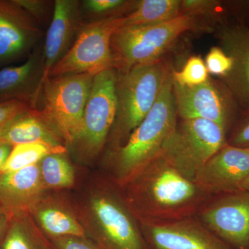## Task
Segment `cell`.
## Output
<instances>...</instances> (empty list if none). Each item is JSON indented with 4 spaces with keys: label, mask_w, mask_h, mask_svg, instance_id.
I'll use <instances>...</instances> for the list:
<instances>
[{
    "label": "cell",
    "mask_w": 249,
    "mask_h": 249,
    "mask_svg": "<svg viewBox=\"0 0 249 249\" xmlns=\"http://www.w3.org/2000/svg\"><path fill=\"white\" fill-rule=\"evenodd\" d=\"M139 222L152 249H232L196 216L168 222Z\"/></svg>",
    "instance_id": "12"
},
{
    "label": "cell",
    "mask_w": 249,
    "mask_h": 249,
    "mask_svg": "<svg viewBox=\"0 0 249 249\" xmlns=\"http://www.w3.org/2000/svg\"><path fill=\"white\" fill-rule=\"evenodd\" d=\"M93 76L69 73L49 77L37 109L61 137L67 149L79 133Z\"/></svg>",
    "instance_id": "7"
},
{
    "label": "cell",
    "mask_w": 249,
    "mask_h": 249,
    "mask_svg": "<svg viewBox=\"0 0 249 249\" xmlns=\"http://www.w3.org/2000/svg\"><path fill=\"white\" fill-rule=\"evenodd\" d=\"M136 1L125 0H84L81 1L85 19L89 21L124 16L133 9Z\"/></svg>",
    "instance_id": "25"
},
{
    "label": "cell",
    "mask_w": 249,
    "mask_h": 249,
    "mask_svg": "<svg viewBox=\"0 0 249 249\" xmlns=\"http://www.w3.org/2000/svg\"><path fill=\"white\" fill-rule=\"evenodd\" d=\"M181 15L197 16H211L222 19L224 15V4L222 1L214 0H183L181 1Z\"/></svg>",
    "instance_id": "27"
},
{
    "label": "cell",
    "mask_w": 249,
    "mask_h": 249,
    "mask_svg": "<svg viewBox=\"0 0 249 249\" xmlns=\"http://www.w3.org/2000/svg\"><path fill=\"white\" fill-rule=\"evenodd\" d=\"M227 143L232 146L249 149V111L242 114L229 136Z\"/></svg>",
    "instance_id": "29"
},
{
    "label": "cell",
    "mask_w": 249,
    "mask_h": 249,
    "mask_svg": "<svg viewBox=\"0 0 249 249\" xmlns=\"http://www.w3.org/2000/svg\"><path fill=\"white\" fill-rule=\"evenodd\" d=\"M204 62L209 73L220 77L221 79L227 76L232 70V58L219 47H212Z\"/></svg>",
    "instance_id": "28"
},
{
    "label": "cell",
    "mask_w": 249,
    "mask_h": 249,
    "mask_svg": "<svg viewBox=\"0 0 249 249\" xmlns=\"http://www.w3.org/2000/svg\"><path fill=\"white\" fill-rule=\"evenodd\" d=\"M168 72L160 61L117 71L116 117L104 153L125 144L158 99Z\"/></svg>",
    "instance_id": "4"
},
{
    "label": "cell",
    "mask_w": 249,
    "mask_h": 249,
    "mask_svg": "<svg viewBox=\"0 0 249 249\" xmlns=\"http://www.w3.org/2000/svg\"><path fill=\"white\" fill-rule=\"evenodd\" d=\"M172 77L174 83L186 87L203 84L209 79L204 60L196 55L188 58L181 71H174Z\"/></svg>",
    "instance_id": "26"
},
{
    "label": "cell",
    "mask_w": 249,
    "mask_h": 249,
    "mask_svg": "<svg viewBox=\"0 0 249 249\" xmlns=\"http://www.w3.org/2000/svg\"><path fill=\"white\" fill-rule=\"evenodd\" d=\"M69 152L67 147H55L43 143L21 144L13 147L2 173H11L37 164L52 154Z\"/></svg>",
    "instance_id": "24"
},
{
    "label": "cell",
    "mask_w": 249,
    "mask_h": 249,
    "mask_svg": "<svg viewBox=\"0 0 249 249\" xmlns=\"http://www.w3.org/2000/svg\"><path fill=\"white\" fill-rule=\"evenodd\" d=\"M42 34L40 23L14 0H0V64L30 55Z\"/></svg>",
    "instance_id": "15"
},
{
    "label": "cell",
    "mask_w": 249,
    "mask_h": 249,
    "mask_svg": "<svg viewBox=\"0 0 249 249\" xmlns=\"http://www.w3.org/2000/svg\"><path fill=\"white\" fill-rule=\"evenodd\" d=\"M13 147L6 143L0 142V175L2 173L5 163L12 150Z\"/></svg>",
    "instance_id": "35"
},
{
    "label": "cell",
    "mask_w": 249,
    "mask_h": 249,
    "mask_svg": "<svg viewBox=\"0 0 249 249\" xmlns=\"http://www.w3.org/2000/svg\"><path fill=\"white\" fill-rule=\"evenodd\" d=\"M228 133L205 119H181L165 141L162 151L181 175L193 181L197 172L224 145Z\"/></svg>",
    "instance_id": "8"
},
{
    "label": "cell",
    "mask_w": 249,
    "mask_h": 249,
    "mask_svg": "<svg viewBox=\"0 0 249 249\" xmlns=\"http://www.w3.org/2000/svg\"><path fill=\"white\" fill-rule=\"evenodd\" d=\"M76 206L87 236L101 249H152L120 188L107 177Z\"/></svg>",
    "instance_id": "3"
},
{
    "label": "cell",
    "mask_w": 249,
    "mask_h": 249,
    "mask_svg": "<svg viewBox=\"0 0 249 249\" xmlns=\"http://www.w3.org/2000/svg\"><path fill=\"white\" fill-rule=\"evenodd\" d=\"M177 124L178 111L169 71L155 104L124 146L103 154L106 177L118 187L122 186L161 152Z\"/></svg>",
    "instance_id": "2"
},
{
    "label": "cell",
    "mask_w": 249,
    "mask_h": 249,
    "mask_svg": "<svg viewBox=\"0 0 249 249\" xmlns=\"http://www.w3.org/2000/svg\"><path fill=\"white\" fill-rule=\"evenodd\" d=\"M11 216L12 215L0 201V244L2 242L5 234L7 231Z\"/></svg>",
    "instance_id": "34"
},
{
    "label": "cell",
    "mask_w": 249,
    "mask_h": 249,
    "mask_svg": "<svg viewBox=\"0 0 249 249\" xmlns=\"http://www.w3.org/2000/svg\"><path fill=\"white\" fill-rule=\"evenodd\" d=\"M44 83L45 67L39 47L22 65L0 70V103L21 101L37 109Z\"/></svg>",
    "instance_id": "17"
},
{
    "label": "cell",
    "mask_w": 249,
    "mask_h": 249,
    "mask_svg": "<svg viewBox=\"0 0 249 249\" xmlns=\"http://www.w3.org/2000/svg\"><path fill=\"white\" fill-rule=\"evenodd\" d=\"M242 190H245V191H249V176L246 180L245 183H244L243 186H242Z\"/></svg>",
    "instance_id": "36"
},
{
    "label": "cell",
    "mask_w": 249,
    "mask_h": 249,
    "mask_svg": "<svg viewBox=\"0 0 249 249\" xmlns=\"http://www.w3.org/2000/svg\"><path fill=\"white\" fill-rule=\"evenodd\" d=\"M196 217L232 249H249V191L211 196Z\"/></svg>",
    "instance_id": "11"
},
{
    "label": "cell",
    "mask_w": 249,
    "mask_h": 249,
    "mask_svg": "<svg viewBox=\"0 0 249 249\" xmlns=\"http://www.w3.org/2000/svg\"><path fill=\"white\" fill-rule=\"evenodd\" d=\"M223 4L224 15L231 16L233 18L232 22L249 27V0L227 1Z\"/></svg>",
    "instance_id": "32"
},
{
    "label": "cell",
    "mask_w": 249,
    "mask_h": 249,
    "mask_svg": "<svg viewBox=\"0 0 249 249\" xmlns=\"http://www.w3.org/2000/svg\"><path fill=\"white\" fill-rule=\"evenodd\" d=\"M249 176V149L224 145L201 168L193 181L214 196L242 190Z\"/></svg>",
    "instance_id": "13"
},
{
    "label": "cell",
    "mask_w": 249,
    "mask_h": 249,
    "mask_svg": "<svg viewBox=\"0 0 249 249\" xmlns=\"http://www.w3.org/2000/svg\"><path fill=\"white\" fill-rule=\"evenodd\" d=\"M196 19L181 15L168 22L118 29L111 40L114 70L125 71L137 65L160 61L178 36L196 27Z\"/></svg>",
    "instance_id": "5"
},
{
    "label": "cell",
    "mask_w": 249,
    "mask_h": 249,
    "mask_svg": "<svg viewBox=\"0 0 249 249\" xmlns=\"http://www.w3.org/2000/svg\"><path fill=\"white\" fill-rule=\"evenodd\" d=\"M41 181L47 192L70 189L76 183V173L69 152L47 156L37 163Z\"/></svg>",
    "instance_id": "23"
},
{
    "label": "cell",
    "mask_w": 249,
    "mask_h": 249,
    "mask_svg": "<svg viewBox=\"0 0 249 249\" xmlns=\"http://www.w3.org/2000/svg\"><path fill=\"white\" fill-rule=\"evenodd\" d=\"M179 0L136 1L133 9L124 16V27L168 22L181 16Z\"/></svg>",
    "instance_id": "22"
},
{
    "label": "cell",
    "mask_w": 249,
    "mask_h": 249,
    "mask_svg": "<svg viewBox=\"0 0 249 249\" xmlns=\"http://www.w3.org/2000/svg\"><path fill=\"white\" fill-rule=\"evenodd\" d=\"M119 188L137 219L150 222L196 216L212 196L183 177L162 150Z\"/></svg>",
    "instance_id": "1"
},
{
    "label": "cell",
    "mask_w": 249,
    "mask_h": 249,
    "mask_svg": "<svg viewBox=\"0 0 249 249\" xmlns=\"http://www.w3.org/2000/svg\"><path fill=\"white\" fill-rule=\"evenodd\" d=\"M114 69L93 76L79 133L68 148L80 163L91 164L104 153L116 113Z\"/></svg>",
    "instance_id": "6"
},
{
    "label": "cell",
    "mask_w": 249,
    "mask_h": 249,
    "mask_svg": "<svg viewBox=\"0 0 249 249\" xmlns=\"http://www.w3.org/2000/svg\"><path fill=\"white\" fill-rule=\"evenodd\" d=\"M85 23L81 1H54L52 20L42 48L45 81L54 65L62 60L71 48Z\"/></svg>",
    "instance_id": "16"
},
{
    "label": "cell",
    "mask_w": 249,
    "mask_h": 249,
    "mask_svg": "<svg viewBox=\"0 0 249 249\" xmlns=\"http://www.w3.org/2000/svg\"><path fill=\"white\" fill-rule=\"evenodd\" d=\"M219 47L232 60L231 71L222 78L242 114L249 111V27L222 19L217 28Z\"/></svg>",
    "instance_id": "14"
},
{
    "label": "cell",
    "mask_w": 249,
    "mask_h": 249,
    "mask_svg": "<svg viewBox=\"0 0 249 249\" xmlns=\"http://www.w3.org/2000/svg\"><path fill=\"white\" fill-rule=\"evenodd\" d=\"M49 240L55 249H101L88 237L65 236Z\"/></svg>",
    "instance_id": "30"
},
{
    "label": "cell",
    "mask_w": 249,
    "mask_h": 249,
    "mask_svg": "<svg viewBox=\"0 0 249 249\" xmlns=\"http://www.w3.org/2000/svg\"><path fill=\"white\" fill-rule=\"evenodd\" d=\"M29 214L48 238L65 236L88 237L76 204L57 193L47 192Z\"/></svg>",
    "instance_id": "18"
},
{
    "label": "cell",
    "mask_w": 249,
    "mask_h": 249,
    "mask_svg": "<svg viewBox=\"0 0 249 249\" xmlns=\"http://www.w3.org/2000/svg\"><path fill=\"white\" fill-rule=\"evenodd\" d=\"M18 5L23 8L27 13L36 19L39 23L47 20L51 9L52 8V1L47 0H14Z\"/></svg>",
    "instance_id": "31"
},
{
    "label": "cell",
    "mask_w": 249,
    "mask_h": 249,
    "mask_svg": "<svg viewBox=\"0 0 249 249\" xmlns=\"http://www.w3.org/2000/svg\"><path fill=\"white\" fill-rule=\"evenodd\" d=\"M28 107H31L27 103L21 101L0 103V132L16 114Z\"/></svg>",
    "instance_id": "33"
},
{
    "label": "cell",
    "mask_w": 249,
    "mask_h": 249,
    "mask_svg": "<svg viewBox=\"0 0 249 249\" xmlns=\"http://www.w3.org/2000/svg\"><path fill=\"white\" fill-rule=\"evenodd\" d=\"M0 249H55L29 213L11 216Z\"/></svg>",
    "instance_id": "21"
},
{
    "label": "cell",
    "mask_w": 249,
    "mask_h": 249,
    "mask_svg": "<svg viewBox=\"0 0 249 249\" xmlns=\"http://www.w3.org/2000/svg\"><path fill=\"white\" fill-rule=\"evenodd\" d=\"M0 142L12 147L27 143L67 147L41 111L31 107L21 111L6 124L0 132Z\"/></svg>",
    "instance_id": "20"
},
{
    "label": "cell",
    "mask_w": 249,
    "mask_h": 249,
    "mask_svg": "<svg viewBox=\"0 0 249 249\" xmlns=\"http://www.w3.org/2000/svg\"><path fill=\"white\" fill-rule=\"evenodd\" d=\"M124 24V16L85 23L71 48L54 65L48 78L69 73L95 76L114 69L111 37Z\"/></svg>",
    "instance_id": "9"
},
{
    "label": "cell",
    "mask_w": 249,
    "mask_h": 249,
    "mask_svg": "<svg viewBox=\"0 0 249 249\" xmlns=\"http://www.w3.org/2000/svg\"><path fill=\"white\" fill-rule=\"evenodd\" d=\"M46 193L37 164L0 175V201L11 215L29 213Z\"/></svg>",
    "instance_id": "19"
},
{
    "label": "cell",
    "mask_w": 249,
    "mask_h": 249,
    "mask_svg": "<svg viewBox=\"0 0 249 249\" xmlns=\"http://www.w3.org/2000/svg\"><path fill=\"white\" fill-rule=\"evenodd\" d=\"M178 114L181 119H200L216 123L228 136L242 112L224 84L207 80L196 86H181L173 82Z\"/></svg>",
    "instance_id": "10"
}]
</instances>
